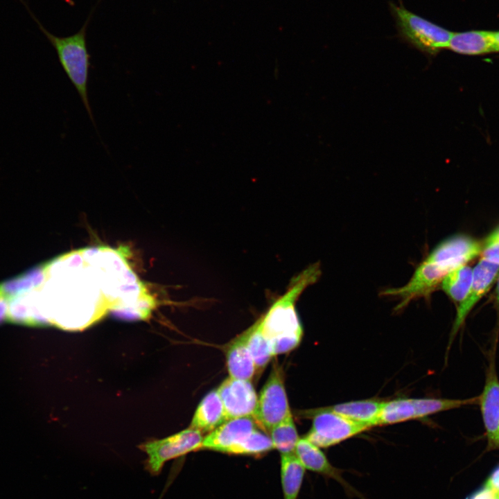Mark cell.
Listing matches in <instances>:
<instances>
[{"label": "cell", "mask_w": 499, "mask_h": 499, "mask_svg": "<svg viewBox=\"0 0 499 499\" xmlns=\"http://www.w3.org/2000/svg\"><path fill=\"white\" fill-rule=\"evenodd\" d=\"M320 274L317 263L306 268L292 278L286 292L257 319L274 356L290 352L300 344L304 331L296 303L306 288L315 283Z\"/></svg>", "instance_id": "cell-1"}, {"label": "cell", "mask_w": 499, "mask_h": 499, "mask_svg": "<svg viewBox=\"0 0 499 499\" xmlns=\"http://www.w3.org/2000/svg\"><path fill=\"white\" fill-rule=\"evenodd\" d=\"M19 1L24 6L39 28L55 49L61 67L76 89L94 128L97 131L88 94L91 64L90 55L87 51L85 39L86 24L77 33L73 35L64 37H58L51 34L42 25L30 9L27 0H19Z\"/></svg>", "instance_id": "cell-2"}, {"label": "cell", "mask_w": 499, "mask_h": 499, "mask_svg": "<svg viewBox=\"0 0 499 499\" xmlns=\"http://www.w3.org/2000/svg\"><path fill=\"white\" fill-rule=\"evenodd\" d=\"M389 7L401 41L428 58L448 49L453 32L408 10L401 0L399 5L389 1Z\"/></svg>", "instance_id": "cell-3"}, {"label": "cell", "mask_w": 499, "mask_h": 499, "mask_svg": "<svg viewBox=\"0 0 499 499\" xmlns=\"http://www.w3.org/2000/svg\"><path fill=\"white\" fill-rule=\"evenodd\" d=\"M301 416L313 421L305 437L322 448L339 444L369 429L367 426L338 414L326 407L302 411Z\"/></svg>", "instance_id": "cell-4"}, {"label": "cell", "mask_w": 499, "mask_h": 499, "mask_svg": "<svg viewBox=\"0 0 499 499\" xmlns=\"http://www.w3.org/2000/svg\"><path fill=\"white\" fill-rule=\"evenodd\" d=\"M204 434L191 427L161 439L145 442L139 448L147 455L144 465L152 475L161 471L165 463L201 449Z\"/></svg>", "instance_id": "cell-5"}, {"label": "cell", "mask_w": 499, "mask_h": 499, "mask_svg": "<svg viewBox=\"0 0 499 499\" xmlns=\"http://www.w3.org/2000/svg\"><path fill=\"white\" fill-rule=\"evenodd\" d=\"M291 412L281 368L274 365L258 396L253 416L256 423L268 433Z\"/></svg>", "instance_id": "cell-6"}, {"label": "cell", "mask_w": 499, "mask_h": 499, "mask_svg": "<svg viewBox=\"0 0 499 499\" xmlns=\"http://www.w3.org/2000/svg\"><path fill=\"white\" fill-rule=\"evenodd\" d=\"M497 338L489 353L485 382L481 394L478 395L482 419L490 448H498L499 441V378L496 367Z\"/></svg>", "instance_id": "cell-7"}, {"label": "cell", "mask_w": 499, "mask_h": 499, "mask_svg": "<svg viewBox=\"0 0 499 499\" xmlns=\"http://www.w3.org/2000/svg\"><path fill=\"white\" fill-rule=\"evenodd\" d=\"M499 274V265L481 259L473 269V279L465 299L457 305L448 347L466 318L479 300L488 292Z\"/></svg>", "instance_id": "cell-8"}, {"label": "cell", "mask_w": 499, "mask_h": 499, "mask_svg": "<svg viewBox=\"0 0 499 499\" xmlns=\"http://www.w3.org/2000/svg\"><path fill=\"white\" fill-rule=\"evenodd\" d=\"M258 427L252 417L228 419L204 437L200 450L233 455L236 448Z\"/></svg>", "instance_id": "cell-9"}, {"label": "cell", "mask_w": 499, "mask_h": 499, "mask_svg": "<svg viewBox=\"0 0 499 499\" xmlns=\"http://www.w3.org/2000/svg\"><path fill=\"white\" fill-rule=\"evenodd\" d=\"M225 409L227 420L252 417L258 396L251 380L228 377L217 388Z\"/></svg>", "instance_id": "cell-10"}, {"label": "cell", "mask_w": 499, "mask_h": 499, "mask_svg": "<svg viewBox=\"0 0 499 499\" xmlns=\"http://www.w3.org/2000/svg\"><path fill=\"white\" fill-rule=\"evenodd\" d=\"M320 448L304 437L299 439L294 453L306 470L335 480L350 497L365 499L362 494L343 478L344 470L331 464Z\"/></svg>", "instance_id": "cell-11"}, {"label": "cell", "mask_w": 499, "mask_h": 499, "mask_svg": "<svg viewBox=\"0 0 499 499\" xmlns=\"http://www.w3.org/2000/svg\"><path fill=\"white\" fill-rule=\"evenodd\" d=\"M482 247V244L475 239L457 234L443 240L428 255L456 269L480 255Z\"/></svg>", "instance_id": "cell-12"}, {"label": "cell", "mask_w": 499, "mask_h": 499, "mask_svg": "<svg viewBox=\"0 0 499 499\" xmlns=\"http://www.w3.org/2000/svg\"><path fill=\"white\" fill-rule=\"evenodd\" d=\"M225 358L229 377L252 380L256 369L247 344L246 330L231 340L227 345Z\"/></svg>", "instance_id": "cell-13"}, {"label": "cell", "mask_w": 499, "mask_h": 499, "mask_svg": "<svg viewBox=\"0 0 499 499\" xmlns=\"http://www.w3.org/2000/svg\"><path fill=\"white\" fill-rule=\"evenodd\" d=\"M227 421L217 389L208 392L198 404L189 427L206 435Z\"/></svg>", "instance_id": "cell-14"}, {"label": "cell", "mask_w": 499, "mask_h": 499, "mask_svg": "<svg viewBox=\"0 0 499 499\" xmlns=\"http://www.w3.org/2000/svg\"><path fill=\"white\" fill-rule=\"evenodd\" d=\"M448 49L470 55L498 52L493 31L489 30L453 33Z\"/></svg>", "instance_id": "cell-15"}, {"label": "cell", "mask_w": 499, "mask_h": 499, "mask_svg": "<svg viewBox=\"0 0 499 499\" xmlns=\"http://www.w3.org/2000/svg\"><path fill=\"white\" fill-rule=\"evenodd\" d=\"M383 401L363 399L352 401L326 407L328 410L349 419L367 426H378V416Z\"/></svg>", "instance_id": "cell-16"}, {"label": "cell", "mask_w": 499, "mask_h": 499, "mask_svg": "<svg viewBox=\"0 0 499 499\" xmlns=\"http://www.w3.org/2000/svg\"><path fill=\"white\" fill-rule=\"evenodd\" d=\"M305 468L295 453L281 455L280 476L283 499H297Z\"/></svg>", "instance_id": "cell-17"}, {"label": "cell", "mask_w": 499, "mask_h": 499, "mask_svg": "<svg viewBox=\"0 0 499 499\" xmlns=\"http://www.w3.org/2000/svg\"><path fill=\"white\" fill-rule=\"evenodd\" d=\"M44 276V264L0 283V293L8 300L37 288Z\"/></svg>", "instance_id": "cell-18"}, {"label": "cell", "mask_w": 499, "mask_h": 499, "mask_svg": "<svg viewBox=\"0 0 499 499\" xmlns=\"http://www.w3.org/2000/svg\"><path fill=\"white\" fill-rule=\"evenodd\" d=\"M274 449L281 455L294 453L299 440L292 412L268 432Z\"/></svg>", "instance_id": "cell-19"}, {"label": "cell", "mask_w": 499, "mask_h": 499, "mask_svg": "<svg viewBox=\"0 0 499 499\" xmlns=\"http://www.w3.org/2000/svg\"><path fill=\"white\" fill-rule=\"evenodd\" d=\"M473 279V269L462 265L450 272L444 279L440 288L457 305L467 295Z\"/></svg>", "instance_id": "cell-20"}, {"label": "cell", "mask_w": 499, "mask_h": 499, "mask_svg": "<svg viewBox=\"0 0 499 499\" xmlns=\"http://www.w3.org/2000/svg\"><path fill=\"white\" fill-rule=\"evenodd\" d=\"M247 344L254 360L256 372H262L274 355L270 342L263 334L258 320L247 330Z\"/></svg>", "instance_id": "cell-21"}, {"label": "cell", "mask_w": 499, "mask_h": 499, "mask_svg": "<svg viewBox=\"0 0 499 499\" xmlns=\"http://www.w3.org/2000/svg\"><path fill=\"white\" fill-rule=\"evenodd\" d=\"M414 419H421L443 411L478 403V396L466 399L422 398L412 399Z\"/></svg>", "instance_id": "cell-22"}, {"label": "cell", "mask_w": 499, "mask_h": 499, "mask_svg": "<svg viewBox=\"0 0 499 499\" xmlns=\"http://www.w3.org/2000/svg\"><path fill=\"white\" fill-rule=\"evenodd\" d=\"M414 419L412 399L399 398L383 401L378 426L395 424Z\"/></svg>", "instance_id": "cell-23"}, {"label": "cell", "mask_w": 499, "mask_h": 499, "mask_svg": "<svg viewBox=\"0 0 499 499\" xmlns=\"http://www.w3.org/2000/svg\"><path fill=\"white\" fill-rule=\"evenodd\" d=\"M272 449L269 434L258 427L236 448L233 455L260 457Z\"/></svg>", "instance_id": "cell-24"}, {"label": "cell", "mask_w": 499, "mask_h": 499, "mask_svg": "<svg viewBox=\"0 0 499 499\" xmlns=\"http://www.w3.org/2000/svg\"><path fill=\"white\" fill-rule=\"evenodd\" d=\"M482 259L499 265V236L492 233L482 244Z\"/></svg>", "instance_id": "cell-25"}, {"label": "cell", "mask_w": 499, "mask_h": 499, "mask_svg": "<svg viewBox=\"0 0 499 499\" xmlns=\"http://www.w3.org/2000/svg\"><path fill=\"white\" fill-rule=\"evenodd\" d=\"M467 499H499V491L485 484V486Z\"/></svg>", "instance_id": "cell-26"}, {"label": "cell", "mask_w": 499, "mask_h": 499, "mask_svg": "<svg viewBox=\"0 0 499 499\" xmlns=\"http://www.w3.org/2000/svg\"><path fill=\"white\" fill-rule=\"evenodd\" d=\"M8 299L0 293V324L8 321Z\"/></svg>", "instance_id": "cell-27"}, {"label": "cell", "mask_w": 499, "mask_h": 499, "mask_svg": "<svg viewBox=\"0 0 499 499\" xmlns=\"http://www.w3.org/2000/svg\"><path fill=\"white\" fill-rule=\"evenodd\" d=\"M486 484L499 491V466L492 473Z\"/></svg>", "instance_id": "cell-28"}, {"label": "cell", "mask_w": 499, "mask_h": 499, "mask_svg": "<svg viewBox=\"0 0 499 499\" xmlns=\"http://www.w3.org/2000/svg\"><path fill=\"white\" fill-rule=\"evenodd\" d=\"M494 304L498 313V317L499 318V276L497 280V283L494 292Z\"/></svg>", "instance_id": "cell-29"}, {"label": "cell", "mask_w": 499, "mask_h": 499, "mask_svg": "<svg viewBox=\"0 0 499 499\" xmlns=\"http://www.w3.org/2000/svg\"><path fill=\"white\" fill-rule=\"evenodd\" d=\"M493 37L497 45L498 48V52L499 51V30L498 31H493Z\"/></svg>", "instance_id": "cell-30"}, {"label": "cell", "mask_w": 499, "mask_h": 499, "mask_svg": "<svg viewBox=\"0 0 499 499\" xmlns=\"http://www.w3.org/2000/svg\"><path fill=\"white\" fill-rule=\"evenodd\" d=\"M493 233L499 236V227Z\"/></svg>", "instance_id": "cell-31"}, {"label": "cell", "mask_w": 499, "mask_h": 499, "mask_svg": "<svg viewBox=\"0 0 499 499\" xmlns=\"http://www.w3.org/2000/svg\"><path fill=\"white\" fill-rule=\"evenodd\" d=\"M498 448H499V441H498Z\"/></svg>", "instance_id": "cell-32"}]
</instances>
